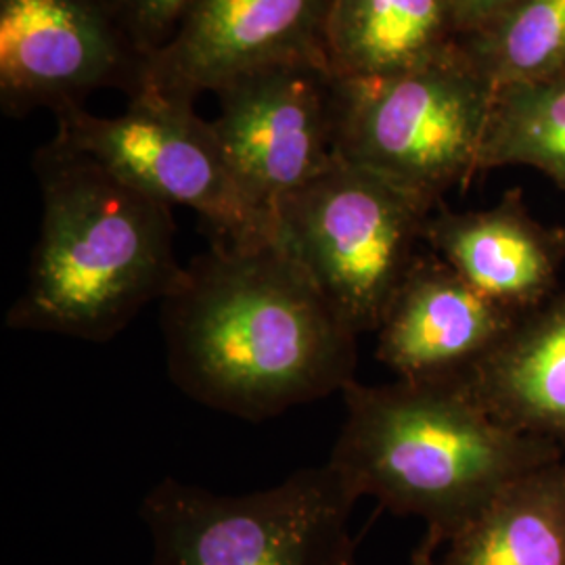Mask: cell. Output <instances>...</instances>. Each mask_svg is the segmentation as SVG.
<instances>
[{"instance_id": "1", "label": "cell", "mask_w": 565, "mask_h": 565, "mask_svg": "<svg viewBox=\"0 0 565 565\" xmlns=\"http://www.w3.org/2000/svg\"><path fill=\"white\" fill-rule=\"evenodd\" d=\"M172 380L249 422L354 382L359 333L277 239L216 242L162 302Z\"/></svg>"}, {"instance_id": "2", "label": "cell", "mask_w": 565, "mask_h": 565, "mask_svg": "<svg viewBox=\"0 0 565 565\" xmlns=\"http://www.w3.org/2000/svg\"><path fill=\"white\" fill-rule=\"evenodd\" d=\"M34 172L41 235L7 324L107 342L181 281L172 207L53 141L39 149Z\"/></svg>"}, {"instance_id": "3", "label": "cell", "mask_w": 565, "mask_h": 565, "mask_svg": "<svg viewBox=\"0 0 565 565\" xmlns=\"http://www.w3.org/2000/svg\"><path fill=\"white\" fill-rule=\"evenodd\" d=\"M342 394L345 419L327 463L359 499L424 520L440 545L509 482L564 457L499 422L457 380H354Z\"/></svg>"}, {"instance_id": "4", "label": "cell", "mask_w": 565, "mask_h": 565, "mask_svg": "<svg viewBox=\"0 0 565 565\" xmlns=\"http://www.w3.org/2000/svg\"><path fill=\"white\" fill-rule=\"evenodd\" d=\"M443 203L338 158L275 210V239L350 327L377 331Z\"/></svg>"}, {"instance_id": "5", "label": "cell", "mask_w": 565, "mask_h": 565, "mask_svg": "<svg viewBox=\"0 0 565 565\" xmlns=\"http://www.w3.org/2000/svg\"><path fill=\"white\" fill-rule=\"evenodd\" d=\"M492 82L459 49L380 78H333L335 153L443 203L478 174Z\"/></svg>"}, {"instance_id": "6", "label": "cell", "mask_w": 565, "mask_h": 565, "mask_svg": "<svg viewBox=\"0 0 565 565\" xmlns=\"http://www.w3.org/2000/svg\"><path fill=\"white\" fill-rule=\"evenodd\" d=\"M359 497L327 463L249 494L166 478L141 507L151 565H356L350 513Z\"/></svg>"}, {"instance_id": "7", "label": "cell", "mask_w": 565, "mask_h": 565, "mask_svg": "<svg viewBox=\"0 0 565 565\" xmlns=\"http://www.w3.org/2000/svg\"><path fill=\"white\" fill-rule=\"evenodd\" d=\"M55 118V145L102 163L158 202L195 210L218 242L275 239V221L247 200L212 121L193 105L142 90L114 118L84 107Z\"/></svg>"}, {"instance_id": "8", "label": "cell", "mask_w": 565, "mask_h": 565, "mask_svg": "<svg viewBox=\"0 0 565 565\" xmlns=\"http://www.w3.org/2000/svg\"><path fill=\"white\" fill-rule=\"evenodd\" d=\"M147 65L114 0H0L4 116L36 109L61 116L102 88L135 97Z\"/></svg>"}, {"instance_id": "9", "label": "cell", "mask_w": 565, "mask_h": 565, "mask_svg": "<svg viewBox=\"0 0 565 565\" xmlns=\"http://www.w3.org/2000/svg\"><path fill=\"white\" fill-rule=\"evenodd\" d=\"M212 126L243 193L275 221L277 205L338 160L333 76L312 61L279 63L228 82Z\"/></svg>"}, {"instance_id": "10", "label": "cell", "mask_w": 565, "mask_h": 565, "mask_svg": "<svg viewBox=\"0 0 565 565\" xmlns=\"http://www.w3.org/2000/svg\"><path fill=\"white\" fill-rule=\"evenodd\" d=\"M331 7L333 0H193L174 36L151 55L142 90L195 105L203 93L263 67H327Z\"/></svg>"}, {"instance_id": "11", "label": "cell", "mask_w": 565, "mask_h": 565, "mask_svg": "<svg viewBox=\"0 0 565 565\" xmlns=\"http://www.w3.org/2000/svg\"><path fill=\"white\" fill-rule=\"evenodd\" d=\"M518 319L429 252L390 303L375 331V354L398 380H455L490 354Z\"/></svg>"}, {"instance_id": "12", "label": "cell", "mask_w": 565, "mask_h": 565, "mask_svg": "<svg viewBox=\"0 0 565 565\" xmlns=\"http://www.w3.org/2000/svg\"><path fill=\"white\" fill-rule=\"evenodd\" d=\"M425 243L471 287L518 315L557 291L565 260L562 228L539 223L518 189L484 210L455 212L440 205L429 218Z\"/></svg>"}, {"instance_id": "13", "label": "cell", "mask_w": 565, "mask_h": 565, "mask_svg": "<svg viewBox=\"0 0 565 565\" xmlns=\"http://www.w3.org/2000/svg\"><path fill=\"white\" fill-rule=\"evenodd\" d=\"M499 422L565 443V289L520 315L490 354L455 377Z\"/></svg>"}, {"instance_id": "14", "label": "cell", "mask_w": 565, "mask_h": 565, "mask_svg": "<svg viewBox=\"0 0 565 565\" xmlns=\"http://www.w3.org/2000/svg\"><path fill=\"white\" fill-rule=\"evenodd\" d=\"M445 0H333L324 60L333 78L403 74L459 49Z\"/></svg>"}, {"instance_id": "15", "label": "cell", "mask_w": 565, "mask_h": 565, "mask_svg": "<svg viewBox=\"0 0 565 565\" xmlns=\"http://www.w3.org/2000/svg\"><path fill=\"white\" fill-rule=\"evenodd\" d=\"M436 565H565V459L515 478L445 543Z\"/></svg>"}, {"instance_id": "16", "label": "cell", "mask_w": 565, "mask_h": 565, "mask_svg": "<svg viewBox=\"0 0 565 565\" xmlns=\"http://www.w3.org/2000/svg\"><path fill=\"white\" fill-rule=\"evenodd\" d=\"M524 166L565 189V81L518 82L494 88L478 174Z\"/></svg>"}, {"instance_id": "17", "label": "cell", "mask_w": 565, "mask_h": 565, "mask_svg": "<svg viewBox=\"0 0 565 565\" xmlns=\"http://www.w3.org/2000/svg\"><path fill=\"white\" fill-rule=\"evenodd\" d=\"M461 46L494 88L565 74V0H520Z\"/></svg>"}, {"instance_id": "18", "label": "cell", "mask_w": 565, "mask_h": 565, "mask_svg": "<svg viewBox=\"0 0 565 565\" xmlns=\"http://www.w3.org/2000/svg\"><path fill=\"white\" fill-rule=\"evenodd\" d=\"M193 0H114L121 20L151 60L174 36Z\"/></svg>"}, {"instance_id": "19", "label": "cell", "mask_w": 565, "mask_h": 565, "mask_svg": "<svg viewBox=\"0 0 565 565\" xmlns=\"http://www.w3.org/2000/svg\"><path fill=\"white\" fill-rule=\"evenodd\" d=\"M515 2L520 0H445L459 39L484 32L486 28L501 20Z\"/></svg>"}, {"instance_id": "20", "label": "cell", "mask_w": 565, "mask_h": 565, "mask_svg": "<svg viewBox=\"0 0 565 565\" xmlns=\"http://www.w3.org/2000/svg\"><path fill=\"white\" fill-rule=\"evenodd\" d=\"M440 548V541L431 534H425L424 541L413 551L411 565H436V553Z\"/></svg>"}, {"instance_id": "21", "label": "cell", "mask_w": 565, "mask_h": 565, "mask_svg": "<svg viewBox=\"0 0 565 565\" xmlns=\"http://www.w3.org/2000/svg\"><path fill=\"white\" fill-rule=\"evenodd\" d=\"M562 237H564V243H565V226H564V228H562Z\"/></svg>"}, {"instance_id": "22", "label": "cell", "mask_w": 565, "mask_h": 565, "mask_svg": "<svg viewBox=\"0 0 565 565\" xmlns=\"http://www.w3.org/2000/svg\"><path fill=\"white\" fill-rule=\"evenodd\" d=\"M559 78H564V81H565V74H564V76H559Z\"/></svg>"}]
</instances>
